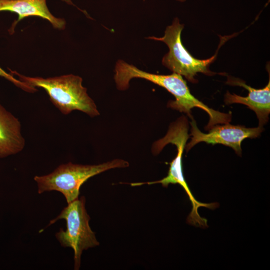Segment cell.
I'll return each instance as SVG.
<instances>
[{"instance_id":"cell-1","label":"cell","mask_w":270,"mask_h":270,"mask_svg":"<svg viewBox=\"0 0 270 270\" xmlns=\"http://www.w3.org/2000/svg\"><path fill=\"white\" fill-rule=\"evenodd\" d=\"M140 78L160 86L170 92L175 98L170 100L168 106L180 112H185L190 118L191 110L198 108L206 112L210 120L206 129L218 124H226L231 120L232 114L215 110L195 98L190 92L186 81L180 74L172 73L170 75L156 74L142 71L133 65L119 60L115 67L114 80L117 88L121 90H126L130 80Z\"/></svg>"},{"instance_id":"cell-2","label":"cell","mask_w":270,"mask_h":270,"mask_svg":"<svg viewBox=\"0 0 270 270\" xmlns=\"http://www.w3.org/2000/svg\"><path fill=\"white\" fill-rule=\"evenodd\" d=\"M188 130V120L185 116H182L175 122L171 124L167 134L163 138L158 140L152 145V152L155 155L159 154L168 144H172L176 147L177 154L170 164V166L166 176L158 180L132 183L131 185L136 186L144 184H161L162 186L166 188L170 184H180L186 192L192 205V211L186 219L187 223L205 228L208 227L207 220L200 216L198 212V208L202 206L214 209L218 206V204L216 202L206 204L198 202L194 198L185 180L182 172V156L186 142L190 136Z\"/></svg>"},{"instance_id":"cell-3","label":"cell","mask_w":270,"mask_h":270,"mask_svg":"<svg viewBox=\"0 0 270 270\" xmlns=\"http://www.w3.org/2000/svg\"><path fill=\"white\" fill-rule=\"evenodd\" d=\"M10 72L27 84L44 90L52 104L64 115L74 110L91 117L100 114L95 102L82 84V78L78 76L69 74L44 78L28 76L11 70Z\"/></svg>"},{"instance_id":"cell-4","label":"cell","mask_w":270,"mask_h":270,"mask_svg":"<svg viewBox=\"0 0 270 270\" xmlns=\"http://www.w3.org/2000/svg\"><path fill=\"white\" fill-rule=\"evenodd\" d=\"M122 159H114L98 164H80L69 162L60 165L49 174L34 177L39 194L58 191L64 196L68 204L78 198L82 185L90 178L110 169L128 166Z\"/></svg>"},{"instance_id":"cell-5","label":"cell","mask_w":270,"mask_h":270,"mask_svg":"<svg viewBox=\"0 0 270 270\" xmlns=\"http://www.w3.org/2000/svg\"><path fill=\"white\" fill-rule=\"evenodd\" d=\"M85 204L84 196L68 204L60 214L51 220L48 225L54 224L60 220H66V230L60 228L56 234V236L62 246L73 249L76 270L80 269L83 250L100 244L89 225L90 217L86 210Z\"/></svg>"},{"instance_id":"cell-6","label":"cell","mask_w":270,"mask_h":270,"mask_svg":"<svg viewBox=\"0 0 270 270\" xmlns=\"http://www.w3.org/2000/svg\"><path fill=\"white\" fill-rule=\"evenodd\" d=\"M184 24L175 18L170 26H167L164 34L160 38L150 37L148 38L162 41L169 48V52L163 57L162 63L174 73L184 76L192 82H196L194 76L198 72L212 75L208 69L216 54L206 60H198L193 57L183 46L181 33Z\"/></svg>"},{"instance_id":"cell-7","label":"cell","mask_w":270,"mask_h":270,"mask_svg":"<svg viewBox=\"0 0 270 270\" xmlns=\"http://www.w3.org/2000/svg\"><path fill=\"white\" fill-rule=\"evenodd\" d=\"M190 141L186 145L188 152L194 146L200 142L209 144H222L232 148L238 156H241V144L247 138H255L258 136L264 128H248L242 126H234L229 123L222 126H212L208 134L202 132L198 128L196 121L192 118Z\"/></svg>"},{"instance_id":"cell-8","label":"cell","mask_w":270,"mask_h":270,"mask_svg":"<svg viewBox=\"0 0 270 270\" xmlns=\"http://www.w3.org/2000/svg\"><path fill=\"white\" fill-rule=\"evenodd\" d=\"M228 84L242 86L248 92L247 96L231 94L227 92L224 96L226 104H241L254 111L258 119L259 126L262 127L268 120L270 112V80L267 85L262 89H256L244 82L235 78H228Z\"/></svg>"},{"instance_id":"cell-9","label":"cell","mask_w":270,"mask_h":270,"mask_svg":"<svg viewBox=\"0 0 270 270\" xmlns=\"http://www.w3.org/2000/svg\"><path fill=\"white\" fill-rule=\"evenodd\" d=\"M8 11L18 15V19L9 30L11 34L18 23L26 17L38 16L49 21L52 26L58 30L66 27L64 19L54 16L50 12L46 0H0V12Z\"/></svg>"},{"instance_id":"cell-10","label":"cell","mask_w":270,"mask_h":270,"mask_svg":"<svg viewBox=\"0 0 270 270\" xmlns=\"http://www.w3.org/2000/svg\"><path fill=\"white\" fill-rule=\"evenodd\" d=\"M25 144L18 118L0 104V158L19 153Z\"/></svg>"},{"instance_id":"cell-11","label":"cell","mask_w":270,"mask_h":270,"mask_svg":"<svg viewBox=\"0 0 270 270\" xmlns=\"http://www.w3.org/2000/svg\"><path fill=\"white\" fill-rule=\"evenodd\" d=\"M0 76L2 77L8 81L12 82L18 88L22 90L29 92H34L38 90L36 88L32 87L20 81V80L15 78L14 76L10 73L6 72L0 66Z\"/></svg>"},{"instance_id":"cell-12","label":"cell","mask_w":270,"mask_h":270,"mask_svg":"<svg viewBox=\"0 0 270 270\" xmlns=\"http://www.w3.org/2000/svg\"><path fill=\"white\" fill-rule=\"evenodd\" d=\"M64 2H66L67 3H68V4H72V2H70V0H62Z\"/></svg>"},{"instance_id":"cell-13","label":"cell","mask_w":270,"mask_h":270,"mask_svg":"<svg viewBox=\"0 0 270 270\" xmlns=\"http://www.w3.org/2000/svg\"><path fill=\"white\" fill-rule=\"evenodd\" d=\"M178 0L179 2H184L186 1V0Z\"/></svg>"}]
</instances>
